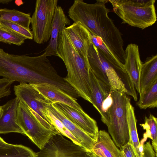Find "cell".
<instances>
[{"label": "cell", "mask_w": 157, "mask_h": 157, "mask_svg": "<svg viewBox=\"0 0 157 157\" xmlns=\"http://www.w3.org/2000/svg\"><path fill=\"white\" fill-rule=\"evenodd\" d=\"M12 1L11 0H0V3L7 4Z\"/></svg>", "instance_id": "33"}, {"label": "cell", "mask_w": 157, "mask_h": 157, "mask_svg": "<svg viewBox=\"0 0 157 157\" xmlns=\"http://www.w3.org/2000/svg\"><path fill=\"white\" fill-rule=\"evenodd\" d=\"M88 152L90 157H99L92 153L91 151H88Z\"/></svg>", "instance_id": "34"}, {"label": "cell", "mask_w": 157, "mask_h": 157, "mask_svg": "<svg viewBox=\"0 0 157 157\" xmlns=\"http://www.w3.org/2000/svg\"><path fill=\"white\" fill-rule=\"evenodd\" d=\"M0 25L11 30L26 39L32 40L33 35L30 29H28L15 23L10 21L0 20Z\"/></svg>", "instance_id": "29"}, {"label": "cell", "mask_w": 157, "mask_h": 157, "mask_svg": "<svg viewBox=\"0 0 157 157\" xmlns=\"http://www.w3.org/2000/svg\"><path fill=\"white\" fill-rule=\"evenodd\" d=\"M17 115L18 123L25 132V135L40 150L52 136L58 133L44 126L36 117L32 109L20 100Z\"/></svg>", "instance_id": "6"}, {"label": "cell", "mask_w": 157, "mask_h": 157, "mask_svg": "<svg viewBox=\"0 0 157 157\" xmlns=\"http://www.w3.org/2000/svg\"><path fill=\"white\" fill-rule=\"evenodd\" d=\"M13 90L16 97L24 102L37 114L44 126L54 132L59 133L46 116L47 106L52 103V101L31 84L20 83L14 86Z\"/></svg>", "instance_id": "8"}, {"label": "cell", "mask_w": 157, "mask_h": 157, "mask_svg": "<svg viewBox=\"0 0 157 157\" xmlns=\"http://www.w3.org/2000/svg\"><path fill=\"white\" fill-rule=\"evenodd\" d=\"M71 21L65 15L63 9L57 6L55 12L52 25L50 37L46 48L44 50L43 56L48 57L57 56L58 39L60 31L65 28L67 25H70Z\"/></svg>", "instance_id": "13"}, {"label": "cell", "mask_w": 157, "mask_h": 157, "mask_svg": "<svg viewBox=\"0 0 157 157\" xmlns=\"http://www.w3.org/2000/svg\"><path fill=\"white\" fill-rule=\"evenodd\" d=\"M125 52V71L132 80L136 90L140 94V80L142 62L140 58L138 46L136 44H129L126 47Z\"/></svg>", "instance_id": "11"}, {"label": "cell", "mask_w": 157, "mask_h": 157, "mask_svg": "<svg viewBox=\"0 0 157 157\" xmlns=\"http://www.w3.org/2000/svg\"><path fill=\"white\" fill-rule=\"evenodd\" d=\"M25 37L0 25V42L20 46L24 43Z\"/></svg>", "instance_id": "27"}, {"label": "cell", "mask_w": 157, "mask_h": 157, "mask_svg": "<svg viewBox=\"0 0 157 157\" xmlns=\"http://www.w3.org/2000/svg\"><path fill=\"white\" fill-rule=\"evenodd\" d=\"M140 125L145 130L144 136L150 138L152 140L151 146L157 155V119L150 114L148 117H145L144 123Z\"/></svg>", "instance_id": "26"}, {"label": "cell", "mask_w": 157, "mask_h": 157, "mask_svg": "<svg viewBox=\"0 0 157 157\" xmlns=\"http://www.w3.org/2000/svg\"><path fill=\"white\" fill-rule=\"evenodd\" d=\"M121 157H124V155H123V154H122L121 152Z\"/></svg>", "instance_id": "36"}, {"label": "cell", "mask_w": 157, "mask_h": 157, "mask_svg": "<svg viewBox=\"0 0 157 157\" xmlns=\"http://www.w3.org/2000/svg\"><path fill=\"white\" fill-rule=\"evenodd\" d=\"M87 59L90 67L96 78L106 86L111 88L106 72V65L107 62L99 54L92 43L89 49Z\"/></svg>", "instance_id": "18"}, {"label": "cell", "mask_w": 157, "mask_h": 157, "mask_svg": "<svg viewBox=\"0 0 157 157\" xmlns=\"http://www.w3.org/2000/svg\"><path fill=\"white\" fill-rule=\"evenodd\" d=\"M122 23L144 29L155 23V0H109Z\"/></svg>", "instance_id": "4"}, {"label": "cell", "mask_w": 157, "mask_h": 157, "mask_svg": "<svg viewBox=\"0 0 157 157\" xmlns=\"http://www.w3.org/2000/svg\"><path fill=\"white\" fill-rule=\"evenodd\" d=\"M0 157H38L37 153L30 148L19 144H11L0 147Z\"/></svg>", "instance_id": "24"}, {"label": "cell", "mask_w": 157, "mask_h": 157, "mask_svg": "<svg viewBox=\"0 0 157 157\" xmlns=\"http://www.w3.org/2000/svg\"><path fill=\"white\" fill-rule=\"evenodd\" d=\"M137 105L142 109L154 108L157 106V80L146 93L140 96Z\"/></svg>", "instance_id": "25"}, {"label": "cell", "mask_w": 157, "mask_h": 157, "mask_svg": "<svg viewBox=\"0 0 157 157\" xmlns=\"http://www.w3.org/2000/svg\"><path fill=\"white\" fill-rule=\"evenodd\" d=\"M119 149L124 157H137L132 146L129 142Z\"/></svg>", "instance_id": "30"}, {"label": "cell", "mask_w": 157, "mask_h": 157, "mask_svg": "<svg viewBox=\"0 0 157 157\" xmlns=\"http://www.w3.org/2000/svg\"><path fill=\"white\" fill-rule=\"evenodd\" d=\"M150 141L147 142L143 145V157H157Z\"/></svg>", "instance_id": "31"}, {"label": "cell", "mask_w": 157, "mask_h": 157, "mask_svg": "<svg viewBox=\"0 0 157 157\" xmlns=\"http://www.w3.org/2000/svg\"><path fill=\"white\" fill-rule=\"evenodd\" d=\"M65 29L59 33L57 52V56L63 62L67 71L64 79L80 97L91 103L92 89L88 59L76 50Z\"/></svg>", "instance_id": "3"}, {"label": "cell", "mask_w": 157, "mask_h": 157, "mask_svg": "<svg viewBox=\"0 0 157 157\" xmlns=\"http://www.w3.org/2000/svg\"><path fill=\"white\" fill-rule=\"evenodd\" d=\"M92 43L97 48L99 53L104 59L110 64L117 72L126 73L124 66L115 57L113 53L106 47L101 38L90 33Z\"/></svg>", "instance_id": "21"}, {"label": "cell", "mask_w": 157, "mask_h": 157, "mask_svg": "<svg viewBox=\"0 0 157 157\" xmlns=\"http://www.w3.org/2000/svg\"><path fill=\"white\" fill-rule=\"evenodd\" d=\"M107 0H96L93 4L75 0L69 9V17L79 21L90 33L101 38L106 47L124 65L125 59L122 34L109 17Z\"/></svg>", "instance_id": "1"}, {"label": "cell", "mask_w": 157, "mask_h": 157, "mask_svg": "<svg viewBox=\"0 0 157 157\" xmlns=\"http://www.w3.org/2000/svg\"><path fill=\"white\" fill-rule=\"evenodd\" d=\"M46 113V116L48 117L53 125L60 133L68 138L75 144L81 146L80 142L67 130L59 120L48 110L47 109Z\"/></svg>", "instance_id": "28"}, {"label": "cell", "mask_w": 157, "mask_h": 157, "mask_svg": "<svg viewBox=\"0 0 157 157\" xmlns=\"http://www.w3.org/2000/svg\"><path fill=\"white\" fill-rule=\"evenodd\" d=\"M157 80V55L147 57L142 63L140 77V96L145 93Z\"/></svg>", "instance_id": "19"}, {"label": "cell", "mask_w": 157, "mask_h": 157, "mask_svg": "<svg viewBox=\"0 0 157 157\" xmlns=\"http://www.w3.org/2000/svg\"><path fill=\"white\" fill-rule=\"evenodd\" d=\"M137 120L134 107L131 104L129 105L128 113L129 141L137 157H143V147L140 142L136 128Z\"/></svg>", "instance_id": "22"}, {"label": "cell", "mask_w": 157, "mask_h": 157, "mask_svg": "<svg viewBox=\"0 0 157 157\" xmlns=\"http://www.w3.org/2000/svg\"><path fill=\"white\" fill-rule=\"evenodd\" d=\"M65 29L75 48L84 58L92 43L90 33L79 21L74 22Z\"/></svg>", "instance_id": "14"}, {"label": "cell", "mask_w": 157, "mask_h": 157, "mask_svg": "<svg viewBox=\"0 0 157 157\" xmlns=\"http://www.w3.org/2000/svg\"><path fill=\"white\" fill-rule=\"evenodd\" d=\"M89 151L99 157H121V151L104 130L99 131L96 141Z\"/></svg>", "instance_id": "17"}, {"label": "cell", "mask_w": 157, "mask_h": 157, "mask_svg": "<svg viewBox=\"0 0 157 157\" xmlns=\"http://www.w3.org/2000/svg\"><path fill=\"white\" fill-rule=\"evenodd\" d=\"M113 99L109 110L108 131L116 145L119 149L129 141L128 113L130 99L126 94L117 90H111Z\"/></svg>", "instance_id": "5"}, {"label": "cell", "mask_w": 157, "mask_h": 157, "mask_svg": "<svg viewBox=\"0 0 157 157\" xmlns=\"http://www.w3.org/2000/svg\"><path fill=\"white\" fill-rule=\"evenodd\" d=\"M32 85L52 103L57 102L63 103L79 111H84L76 99L56 87L46 83Z\"/></svg>", "instance_id": "16"}, {"label": "cell", "mask_w": 157, "mask_h": 157, "mask_svg": "<svg viewBox=\"0 0 157 157\" xmlns=\"http://www.w3.org/2000/svg\"><path fill=\"white\" fill-rule=\"evenodd\" d=\"M49 76L48 63L42 55H14L0 48V76L20 83L39 84L46 83Z\"/></svg>", "instance_id": "2"}, {"label": "cell", "mask_w": 157, "mask_h": 157, "mask_svg": "<svg viewBox=\"0 0 157 157\" xmlns=\"http://www.w3.org/2000/svg\"><path fill=\"white\" fill-rule=\"evenodd\" d=\"M19 101L16 97L1 106L2 112L0 117V134L17 132L25 135L17 122V111Z\"/></svg>", "instance_id": "12"}, {"label": "cell", "mask_w": 157, "mask_h": 157, "mask_svg": "<svg viewBox=\"0 0 157 157\" xmlns=\"http://www.w3.org/2000/svg\"><path fill=\"white\" fill-rule=\"evenodd\" d=\"M57 0H37L34 11L31 17V24L33 39L38 44L50 40L52 25Z\"/></svg>", "instance_id": "7"}, {"label": "cell", "mask_w": 157, "mask_h": 157, "mask_svg": "<svg viewBox=\"0 0 157 157\" xmlns=\"http://www.w3.org/2000/svg\"><path fill=\"white\" fill-rule=\"evenodd\" d=\"M52 104L70 121L96 140L99 130L95 120L84 111H79L63 103L56 102Z\"/></svg>", "instance_id": "10"}, {"label": "cell", "mask_w": 157, "mask_h": 157, "mask_svg": "<svg viewBox=\"0 0 157 157\" xmlns=\"http://www.w3.org/2000/svg\"><path fill=\"white\" fill-rule=\"evenodd\" d=\"M31 17L27 13L14 9H0V20L10 21L29 29Z\"/></svg>", "instance_id": "23"}, {"label": "cell", "mask_w": 157, "mask_h": 157, "mask_svg": "<svg viewBox=\"0 0 157 157\" xmlns=\"http://www.w3.org/2000/svg\"><path fill=\"white\" fill-rule=\"evenodd\" d=\"M90 76L92 92L90 95L91 104L102 115V106L106 99L110 93L111 89L99 81L92 72L90 68Z\"/></svg>", "instance_id": "20"}, {"label": "cell", "mask_w": 157, "mask_h": 157, "mask_svg": "<svg viewBox=\"0 0 157 157\" xmlns=\"http://www.w3.org/2000/svg\"><path fill=\"white\" fill-rule=\"evenodd\" d=\"M10 144L6 143L0 137V147H7L9 146Z\"/></svg>", "instance_id": "32"}, {"label": "cell", "mask_w": 157, "mask_h": 157, "mask_svg": "<svg viewBox=\"0 0 157 157\" xmlns=\"http://www.w3.org/2000/svg\"><path fill=\"white\" fill-rule=\"evenodd\" d=\"M47 109L60 121L67 130L80 142L82 147L87 151L91 150L96 140L68 120L54 107L52 103L48 105Z\"/></svg>", "instance_id": "15"}, {"label": "cell", "mask_w": 157, "mask_h": 157, "mask_svg": "<svg viewBox=\"0 0 157 157\" xmlns=\"http://www.w3.org/2000/svg\"><path fill=\"white\" fill-rule=\"evenodd\" d=\"M2 112V110L1 106H0V117H1Z\"/></svg>", "instance_id": "35"}, {"label": "cell", "mask_w": 157, "mask_h": 157, "mask_svg": "<svg viewBox=\"0 0 157 157\" xmlns=\"http://www.w3.org/2000/svg\"><path fill=\"white\" fill-rule=\"evenodd\" d=\"M60 133L54 135L37 153L38 157H90L88 151Z\"/></svg>", "instance_id": "9"}]
</instances>
